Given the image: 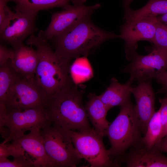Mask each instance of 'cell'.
Returning a JSON list of instances; mask_svg holds the SVG:
<instances>
[{
	"label": "cell",
	"mask_w": 167,
	"mask_h": 167,
	"mask_svg": "<svg viewBox=\"0 0 167 167\" xmlns=\"http://www.w3.org/2000/svg\"><path fill=\"white\" fill-rule=\"evenodd\" d=\"M83 91L74 83L48 96L45 108L48 120L68 130L81 131L92 129L83 103Z\"/></svg>",
	"instance_id": "3957f363"
},
{
	"label": "cell",
	"mask_w": 167,
	"mask_h": 167,
	"mask_svg": "<svg viewBox=\"0 0 167 167\" xmlns=\"http://www.w3.org/2000/svg\"><path fill=\"white\" fill-rule=\"evenodd\" d=\"M30 46L23 44L16 49H13V54L10 60L12 66L23 77H35L38 63V52Z\"/></svg>",
	"instance_id": "9a60e30c"
},
{
	"label": "cell",
	"mask_w": 167,
	"mask_h": 167,
	"mask_svg": "<svg viewBox=\"0 0 167 167\" xmlns=\"http://www.w3.org/2000/svg\"><path fill=\"white\" fill-rule=\"evenodd\" d=\"M88 100L85 106L87 116L93 128L101 136H106L108 127L110 124L106 119L109 109L102 102L99 96L90 93Z\"/></svg>",
	"instance_id": "e0dca14e"
},
{
	"label": "cell",
	"mask_w": 167,
	"mask_h": 167,
	"mask_svg": "<svg viewBox=\"0 0 167 167\" xmlns=\"http://www.w3.org/2000/svg\"><path fill=\"white\" fill-rule=\"evenodd\" d=\"M156 18L159 22L167 25V13L161 16L156 17Z\"/></svg>",
	"instance_id": "1f68e13d"
},
{
	"label": "cell",
	"mask_w": 167,
	"mask_h": 167,
	"mask_svg": "<svg viewBox=\"0 0 167 167\" xmlns=\"http://www.w3.org/2000/svg\"><path fill=\"white\" fill-rule=\"evenodd\" d=\"M158 21L156 17L133 21H126L120 28L118 37L124 40L126 57L130 60L136 53L137 43L145 40L152 42Z\"/></svg>",
	"instance_id": "8fae6325"
},
{
	"label": "cell",
	"mask_w": 167,
	"mask_h": 167,
	"mask_svg": "<svg viewBox=\"0 0 167 167\" xmlns=\"http://www.w3.org/2000/svg\"><path fill=\"white\" fill-rule=\"evenodd\" d=\"M14 49H10L4 45L2 43L0 45V66L3 65L11 58Z\"/></svg>",
	"instance_id": "83f0119b"
},
{
	"label": "cell",
	"mask_w": 167,
	"mask_h": 167,
	"mask_svg": "<svg viewBox=\"0 0 167 167\" xmlns=\"http://www.w3.org/2000/svg\"><path fill=\"white\" fill-rule=\"evenodd\" d=\"M155 79L161 85V87L157 93H164L167 95V71L160 74Z\"/></svg>",
	"instance_id": "f1b7e54d"
},
{
	"label": "cell",
	"mask_w": 167,
	"mask_h": 167,
	"mask_svg": "<svg viewBox=\"0 0 167 167\" xmlns=\"http://www.w3.org/2000/svg\"><path fill=\"white\" fill-rule=\"evenodd\" d=\"M159 101L161 104L159 108L162 131L160 139L167 135V95L163 98H160Z\"/></svg>",
	"instance_id": "4316f807"
},
{
	"label": "cell",
	"mask_w": 167,
	"mask_h": 167,
	"mask_svg": "<svg viewBox=\"0 0 167 167\" xmlns=\"http://www.w3.org/2000/svg\"><path fill=\"white\" fill-rule=\"evenodd\" d=\"M15 4V11L38 14L41 10L55 7L64 9L69 6L71 0H10Z\"/></svg>",
	"instance_id": "d6986e66"
},
{
	"label": "cell",
	"mask_w": 167,
	"mask_h": 167,
	"mask_svg": "<svg viewBox=\"0 0 167 167\" xmlns=\"http://www.w3.org/2000/svg\"><path fill=\"white\" fill-rule=\"evenodd\" d=\"M162 131V126L160 109L155 111L148 123L146 130L143 137V147L152 149L160 140Z\"/></svg>",
	"instance_id": "44dd1931"
},
{
	"label": "cell",
	"mask_w": 167,
	"mask_h": 167,
	"mask_svg": "<svg viewBox=\"0 0 167 167\" xmlns=\"http://www.w3.org/2000/svg\"><path fill=\"white\" fill-rule=\"evenodd\" d=\"M13 152L11 147L6 143H2L0 144V158H8L13 156Z\"/></svg>",
	"instance_id": "f546056e"
},
{
	"label": "cell",
	"mask_w": 167,
	"mask_h": 167,
	"mask_svg": "<svg viewBox=\"0 0 167 167\" xmlns=\"http://www.w3.org/2000/svg\"><path fill=\"white\" fill-rule=\"evenodd\" d=\"M152 149L160 152L167 153V135L160 140Z\"/></svg>",
	"instance_id": "4dcf8cb0"
},
{
	"label": "cell",
	"mask_w": 167,
	"mask_h": 167,
	"mask_svg": "<svg viewBox=\"0 0 167 167\" xmlns=\"http://www.w3.org/2000/svg\"><path fill=\"white\" fill-rule=\"evenodd\" d=\"M0 167H36V165L26 154H21L14 156L11 161L7 158H0Z\"/></svg>",
	"instance_id": "cb8c5ba5"
},
{
	"label": "cell",
	"mask_w": 167,
	"mask_h": 167,
	"mask_svg": "<svg viewBox=\"0 0 167 167\" xmlns=\"http://www.w3.org/2000/svg\"><path fill=\"white\" fill-rule=\"evenodd\" d=\"M22 77L12 66L10 60L0 67V102L5 105L10 88Z\"/></svg>",
	"instance_id": "7402d4cb"
},
{
	"label": "cell",
	"mask_w": 167,
	"mask_h": 167,
	"mask_svg": "<svg viewBox=\"0 0 167 167\" xmlns=\"http://www.w3.org/2000/svg\"><path fill=\"white\" fill-rule=\"evenodd\" d=\"M7 109L6 116L0 120V133L5 134L8 130L9 131V136L2 142L4 143L24 135L28 131L41 129L49 122L45 108Z\"/></svg>",
	"instance_id": "8992f818"
},
{
	"label": "cell",
	"mask_w": 167,
	"mask_h": 167,
	"mask_svg": "<svg viewBox=\"0 0 167 167\" xmlns=\"http://www.w3.org/2000/svg\"><path fill=\"white\" fill-rule=\"evenodd\" d=\"M133 0H123V7L125 11L129 8V6Z\"/></svg>",
	"instance_id": "d6a6232c"
},
{
	"label": "cell",
	"mask_w": 167,
	"mask_h": 167,
	"mask_svg": "<svg viewBox=\"0 0 167 167\" xmlns=\"http://www.w3.org/2000/svg\"><path fill=\"white\" fill-rule=\"evenodd\" d=\"M162 153L144 147L132 149L125 155L126 166L128 167H167V156Z\"/></svg>",
	"instance_id": "2e32d148"
},
{
	"label": "cell",
	"mask_w": 167,
	"mask_h": 167,
	"mask_svg": "<svg viewBox=\"0 0 167 167\" xmlns=\"http://www.w3.org/2000/svg\"><path fill=\"white\" fill-rule=\"evenodd\" d=\"M73 143L82 159L91 167H118L104 146L102 136L92 129L84 131L68 130Z\"/></svg>",
	"instance_id": "52a82bcc"
},
{
	"label": "cell",
	"mask_w": 167,
	"mask_h": 167,
	"mask_svg": "<svg viewBox=\"0 0 167 167\" xmlns=\"http://www.w3.org/2000/svg\"><path fill=\"white\" fill-rule=\"evenodd\" d=\"M133 81L130 77L126 83L121 84L115 78H112L108 87L99 96L100 99L109 110L115 106H121L130 99Z\"/></svg>",
	"instance_id": "ac0fdd59"
},
{
	"label": "cell",
	"mask_w": 167,
	"mask_h": 167,
	"mask_svg": "<svg viewBox=\"0 0 167 167\" xmlns=\"http://www.w3.org/2000/svg\"><path fill=\"white\" fill-rule=\"evenodd\" d=\"M86 0H71L72 4L60 11L52 14L50 22L47 28L40 31L38 36L48 41L86 17L91 16L101 6L98 3L88 6Z\"/></svg>",
	"instance_id": "9c48e42d"
},
{
	"label": "cell",
	"mask_w": 167,
	"mask_h": 167,
	"mask_svg": "<svg viewBox=\"0 0 167 167\" xmlns=\"http://www.w3.org/2000/svg\"><path fill=\"white\" fill-rule=\"evenodd\" d=\"M120 107L107 130L106 136L111 145L108 150L111 158L123 156L129 148L143 147L142 128L135 105L130 99Z\"/></svg>",
	"instance_id": "277c9868"
},
{
	"label": "cell",
	"mask_w": 167,
	"mask_h": 167,
	"mask_svg": "<svg viewBox=\"0 0 167 167\" xmlns=\"http://www.w3.org/2000/svg\"><path fill=\"white\" fill-rule=\"evenodd\" d=\"M70 73L74 83L76 80L82 81L91 78L93 76L92 71L87 57L76 58L70 65Z\"/></svg>",
	"instance_id": "603a6c76"
},
{
	"label": "cell",
	"mask_w": 167,
	"mask_h": 167,
	"mask_svg": "<svg viewBox=\"0 0 167 167\" xmlns=\"http://www.w3.org/2000/svg\"><path fill=\"white\" fill-rule=\"evenodd\" d=\"M48 96L35 77H22L10 88L5 105L7 109L46 108Z\"/></svg>",
	"instance_id": "ba28073f"
},
{
	"label": "cell",
	"mask_w": 167,
	"mask_h": 167,
	"mask_svg": "<svg viewBox=\"0 0 167 167\" xmlns=\"http://www.w3.org/2000/svg\"><path fill=\"white\" fill-rule=\"evenodd\" d=\"M131 63L122 71L128 73L134 81L139 82L151 80L167 69V50L154 48L145 55L135 53L131 58Z\"/></svg>",
	"instance_id": "30bf717a"
},
{
	"label": "cell",
	"mask_w": 167,
	"mask_h": 167,
	"mask_svg": "<svg viewBox=\"0 0 167 167\" xmlns=\"http://www.w3.org/2000/svg\"><path fill=\"white\" fill-rule=\"evenodd\" d=\"M136 101L135 110L139 120L143 135L148 123L155 112V96L151 80L139 82L132 91Z\"/></svg>",
	"instance_id": "5bb4252c"
},
{
	"label": "cell",
	"mask_w": 167,
	"mask_h": 167,
	"mask_svg": "<svg viewBox=\"0 0 167 167\" xmlns=\"http://www.w3.org/2000/svg\"><path fill=\"white\" fill-rule=\"evenodd\" d=\"M46 153L54 167H75L82 158L67 130L50 122L40 130Z\"/></svg>",
	"instance_id": "5b68a950"
},
{
	"label": "cell",
	"mask_w": 167,
	"mask_h": 167,
	"mask_svg": "<svg viewBox=\"0 0 167 167\" xmlns=\"http://www.w3.org/2000/svg\"><path fill=\"white\" fill-rule=\"evenodd\" d=\"M13 19L0 30L1 43H6L14 50L23 44L24 40L34 34L38 28L36 25L37 14L15 11Z\"/></svg>",
	"instance_id": "7c38bea8"
},
{
	"label": "cell",
	"mask_w": 167,
	"mask_h": 167,
	"mask_svg": "<svg viewBox=\"0 0 167 167\" xmlns=\"http://www.w3.org/2000/svg\"><path fill=\"white\" fill-rule=\"evenodd\" d=\"M125 11L124 19L125 21L156 17L167 13V0H149L139 9L133 10L129 8Z\"/></svg>",
	"instance_id": "ffe728a7"
},
{
	"label": "cell",
	"mask_w": 167,
	"mask_h": 167,
	"mask_svg": "<svg viewBox=\"0 0 167 167\" xmlns=\"http://www.w3.org/2000/svg\"><path fill=\"white\" fill-rule=\"evenodd\" d=\"M41 129L32 130L16 138L9 144L19 153L27 154L33 161L36 167H54L45 150Z\"/></svg>",
	"instance_id": "4fadbf2b"
},
{
	"label": "cell",
	"mask_w": 167,
	"mask_h": 167,
	"mask_svg": "<svg viewBox=\"0 0 167 167\" xmlns=\"http://www.w3.org/2000/svg\"><path fill=\"white\" fill-rule=\"evenodd\" d=\"M26 43L35 47L38 52L39 59L35 77L48 97L75 83L70 73L71 61L57 54L48 41L33 34Z\"/></svg>",
	"instance_id": "7a4b0ae2"
},
{
	"label": "cell",
	"mask_w": 167,
	"mask_h": 167,
	"mask_svg": "<svg viewBox=\"0 0 167 167\" xmlns=\"http://www.w3.org/2000/svg\"><path fill=\"white\" fill-rule=\"evenodd\" d=\"M152 42L154 44V48L167 50V24L158 20L154 36Z\"/></svg>",
	"instance_id": "d4e9b609"
},
{
	"label": "cell",
	"mask_w": 167,
	"mask_h": 167,
	"mask_svg": "<svg viewBox=\"0 0 167 167\" xmlns=\"http://www.w3.org/2000/svg\"><path fill=\"white\" fill-rule=\"evenodd\" d=\"M9 2L10 0H0V30L9 23L15 14L8 6Z\"/></svg>",
	"instance_id": "484cf974"
},
{
	"label": "cell",
	"mask_w": 167,
	"mask_h": 167,
	"mask_svg": "<svg viewBox=\"0 0 167 167\" xmlns=\"http://www.w3.org/2000/svg\"><path fill=\"white\" fill-rule=\"evenodd\" d=\"M118 36L98 27L89 16L50 40L57 54L71 61L81 55L87 57L105 41Z\"/></svg>",
	"instance_id": "6da1fadb"
}]
</instances>
